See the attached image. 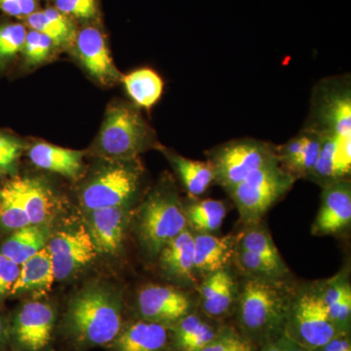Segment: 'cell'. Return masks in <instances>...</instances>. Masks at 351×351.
<instances>
[{"label": "cell", "instance_id": "1", "mask_svg": "<svg viewBox=\"0 0 351 351\" xmlns=\"http://www.w3.org/2000/svg\"><path fill=\"white\" fill-rule=\"evenodd\" d=\"M124 326L119 293L101 284L83 288L69 301L62 329L78 351L110 346Z\"/></svg>", "mask_w": 351, "mask_h": 351}, {"label": "cell", "instance_id": "2", "mask_svg": "<svg viewBox=\"0 0 351 351\" xmlns=\"http://www.w3.org/2000/svg\"><path fill=\"white\" fill-rule=\"evenodd\" d=\"M293 293L286 280L245 276L235 306L242 334L261 346L282 335Z\"/></svg>", "mask_w": 351, "mask_h": 351}, {"label": "cell", "instance_id": "3", "mask_svg": "<svg viewBox=\"0 0 351 351\" xmlns=\"http://www.w3.org/2000/svg\"><path fill=\"white\" fill-rule=\"evenodd\" d=\"M188 228L184 206L169 179L149 193L136 217V232L144 250L152 258Z\"/></svg>", "mask_w": 351, "mask_h": 351}, {"label": "cell", "instance_id": "4", "mask_svg": "<svg viewBox=\"0 0 351 351\" xmlns=\"http://www.w3.org/2000/svg\"><path fill=\"white\" fill-rule=\"evenodd\" d=\"M154 142V132L137 110L115 105L106 113L96 147L112 161H126L137 158Z\"/></svg>", "mask_w": 351, "mask_h": 351}, {"label": "cell", "instance_id": "5", "mask_svg": "<svg viewBox=\"0 0 351 351\" xmlns=\"http://www.w3.org/2000/svg\"><path fill=\"white\" fill-rule=\"evenodd\" d=\"M295 179L278 161L252 173L228 193L245 226L260 223L270 208L287 195Z\"/></svg>", "mask_w": 351, "mask_h": 351}, {"label": "cell", "instance_id": "6", "mask_svg": "<svg viewBox=\"0 0 351 351\" xmlns=\"http://www.w3.org/2000/svg\"><path fill=\"white\" fill-rule=\"evenodd\" d=\"M207 154V161L213 168L215 182L228 193L252 173L278 161L276 145L256 138L230 141L214 147Z\"/></svg>", "mask_w": 351, "mask_h": 351}, {"label": "cell", "instance_id": "7", "mask_svg": "<svg viewBox=\"0 0 351 351\" xmlns=\"http://www.w3.org/2000/svg\"><path fill=\"white\" fill-rule=\"evenodd\" d=\"M284 332L309 351L341 334L332 322L316 284L294 291Z\"/></svg>", "mask_w": 351, "mask_h": 351}, {"label": "cell", "instance_id": "8", "mask_svg": "<svg viewBox=\"0 0 351 351\" xmlns=\"http://www.w3.org/2000/svg\"><path fill=\"white\" fill-rule=\"evenodd\" d=\"M142 168L136 159L113 161L83 186L80 203L86 212L128 205L140 186Z\"/></svg>", "mask_w": 351, "mask_h": 351}, {"label": "cell", "instance_id": "9", "mask_svg": "<svg viewBox=\"0 0 351 351\" xmlns=\"http://www.w3.org/2000/svg\"><path fill=\"white\" fill-rule=\"evenodd\" d=\"M308 128L321 135L351 136V90L348 78H330L317 85L313 94Z\"/></svg>", "mask_w": 351, "mask_h": 351}, {"label": "cell", "instance_id": "10", "mask_svg": "<svg viewBox=\"0 0 351 351\" xmlns=\"http://www.w3.org/2000/svg\"><path fill=\"white\" fill-rule=\"evenodd\" d=\"M54 307L41 301L27 302L9 322L10 346L15 351H48L56 330Z\"/></svg>", "mask_w": 351, "mask_h": 351}, {"label": "cell", "instance_id": "11", "mask_svg": "<svg viewBox=\"0 0 351 351\" xmlns=\"http://www.w3.org/2000/svg\"><path fill=\"white\" fill-rule=\"evenodd\" d=\"M52 260L55 280H66L95 260V249L87 228L83 226L51 234L47 245Z\"/></svg>", "mask_w": 351, "mask_h": 351}, {"label": "cell", "instance_id": "12", "mask_svg": "<svg viewBox=\"0 0 351 351\" xmlns=\"http://www.w3.org/2000/svg\"><path fill=\"white\" fill-rule=\"evenodd\" d=\"M136 304L140 319L168 327L193 313V301L188 293L158 284H149L141 289Z\"/></svg>", "mask_w": 351, "mask_h": 351}, {"label": "cell", "instance_id": "13", "mask_svg": "<svg viewBox=\"0 0 351 351\" xmlns=\"http://www.w3.org/2000/svg\"><path fill=\"white\" fill-rule=\"evenodd\" d=\"M78 58L90 75L104 85H112L122 80L110 56L105 34L94 24L78 29L73 44Z\"/></svg>", "mask_w": 351, "mask_h": 351}, {"label": "cell", "instance_id": "14", "mask_svg": "<svg viewBox=\"0 0 351 351\" xmlns=\"http://www.w3.org/2000/svg\"><path fill=\"white\" fill-rule=\"evenodd\" d=\"M351 223V184L339 180L322 186L321 204L311 228L316 237L335 235L348 230Z\"/></svg>", "mask_w": 351, "mask_h": 351}, {"label": "cell", "instance_id": "15", "mask_svg": "<svg viewBox=\"0 0 351 351\" xmlns=\"http://www.w3.org/2000/svg\"><path fill=\"white\" fill-rule=\"evenodd\" d=\"M129 221L128 205L88 212L86 228L96 251L106 255L119 254Z\"/></svg>", "mask_w": 351, "mask_h": 351}, {"label": "cell", "instance_id": "16", "mask_svg": "<svg viewBox=\"0 0 351 351\" xmlns=\"http://www.w3.org/2000/svg\"><path fill=\"white\" fill-rule=\"evenodd\" d=\"M317 162L308 180L321 186L348 179L351 171V136L325 134Z\"/></svg>", "mask_w": 351, "mask_h": 351}, {"label": "cell", "instance_id": "17", "mask_svg": "<svg viewBox=\"0 0 351 351\" xmlns=\"http://www.w3.org/2000/svg\"><path fill=\"white\" fill-rule=\"evenodd\" d=\"M239 289L230 267L208 274L198 288L203 313L212 319L225 317L237 306Z\"/></svg>", "mask_w": 351, "mask_h": 351}, {"label": "cell", "instance_id": "18", "mask_svg": "<svg viewBox=\"0 0 351 351\" xmlns=\"http://www.w3.org/2000/svg\"><path fill=\"white\" fill-rule=\"evenodd\" d=\"M157 258L163 274L176 282L184 286H195L197 283L193 232L189 228L168 242Z\"/></svg>", "mask_w": 351, "mask_h": 351}, {"label": "cell", "instance_id": "19", "mask_svg": "<svg viewBox=\"0 0 351 351\" xmlns=\"http://www.w3.org/2000/svg\"><path fill=\"white\" fill-rule=\"evenodd\" d=\"M237 242L239 234L217 237L213 233L193 232L196 274L204 278L208 274L230 267Z\"/></svg>", "mask_w": 351, "mask_h": 351}, {"label": "cell", "instance_id": "20", "mask_svg": "<svg viewBox=\"0 0 351 351\" xmlns=\"http://www.w3.org/2000/svg\"><path fill=\"white\" fill-rule=\"evenodd\" d=\"M171 343V327L144 319L124 324L113 341L112 351H166Z\"/></svg>", "mask_w": 351, "mask_h": 351}, {"label": "cell", "instance_id": "21", "mask_svg": "<svg viewBox=\"0 0 351 351\" xmlns=\"http://www.w3.org/2000/svg\"><path fill=\"white\" fill-rule=\"evenodd\" d=\"M332 322L341 334H348L351 323V286L346 270L316 283Z\"/></svg>", "mask_w": 351, "mask_h": 351}, {"label": "cell", "instance_id": "22", "mask_svg": "<svg viewBox=\"0 0 351 351\" xmlns=\"http://www.w3.org/2000/svg\"><path fill=\"white\" fill-rule=\"evenodd\" d=\"M32 226L47 225L56 210L54 196L43 181L16 178L11 181Z\"/></svg>", "mask_w": 351, "mask_h": 351}, {"label": "cell", "instance_id": "23", "mask_svg": "<svg viewBox=\"0 0 351 351\" xmlns=\"http://www.w3.org/2000/svg\"><path fill=\"white\" fill-rule=\"evenodd\" d=\"M24 21L27 29L45 34L54 43L55 47H69L75 44L77 25L55 7L38 9Z\"/></svg>", "mask_w": 351, "mask_h": 351}, {"label": "cell", "instance_id": "24", "mask_svg": "<svg viewBox=\"0 0 351 351\" xmlns=\"http://www.w3.org/2000/svg\"><path fill=\"white\" fill-rule=\"evenodd\" d=\"M221 328L193 311L171 327V343L178 351H201Z\"/></svg>", "mask_w": 351, "mask_h": 351}, {"label": "cell", "instance_id": "25", "mask_svg": "<svg viewBox=\"0 0 351 351\" xmlns=\"http://www.w3.org/2000/svg\"><path fill=\"white\" fill-rule=\"evenodd\" d=\"M29 157L36 167L71 179L78 177L82 171V152L64 149L47 143H38L32 145L29 152Z\"/></svg>", "mask_w": 351, "mask_h": 351}, {"label": "cell", "instance_id": "26", "mask_svg": "<svg viewBox=\"0 0 351 351\" xmlns=\"http://www.w3.org/2000/svg\"><path fill=\"white\" fill-rule=\"evenodd\" d=\"M55 281L52 260L47 246L21 265L19 277L10 295L23 292H47Z\"/></svg>", "mask_w": 351, "mask_h": 351}, {"label": "cell", "instance_id": "27", "mask_svg": "<svg viewBox=\"0 0 351 351\" xmlns=\"http://www.w3.org/2000/svg\"><path fill=\"white\" fill-rule=\"evenodd\" d=\"M50 237L47 225L25 226L14 230L2 244L0 253L21 265L44 248Z\"/></svg>", "mask_w": 351, "mask_h": 351}, {"label": "cell", "instance_id": "28", "mask_svg": "<svg viewBox=\"0 0 351 351\" xmlns=\"http://www.w3.org/2000/svg\"><path fill=\"white\" fill-rule=\"evenodd\" d=\"M182 186L193 197H199L215 182L213 168L208 161L193 160L175 154H166Z\"/></svg>", "mask_w": 351, "mask_h": 351}, {"label": "cell", "instance_id": "29", "mask_svg": "<svg viewBox=\"0 0 351 351\" xmlns=\"http://www.w3.org/2000/svg\"><path fill=\"white\" fill-rule=\"evenodd\" d=\"M122 82L127 94L138 107L149 110L162 96V78L151 69L132 71L122 77Z\"/></svg>", "mask_w": 351, "mask_h": 351}, {"label": "cell", "instance_id": "30", "mask_svg": "<svg viewBox=\"0 0 351 351\" xmlns=\"http://www.w3.org/2000/svg\"><path fill=\"white\" fill-rule=\"evenodd\" d=\"M226 213L228 208L221 200H195L184 207L188 228L195 233L217 232L223 225Z\"/></svg>", "mask_w": 351, "mask_h": 351}, {"label": "cell", "instance_id": "31", "mask_svg": "<svg viewBox=\"0 0 351 351\" xmlns=\"http://www.w3.org/2000/svg\"><path fill=\"white\" fill-rule=\"evenodd\" d=\"M233 263H237L245 276L286 280V277L290 274L286 263L281 265L272 262L253 252L240 248L237 245Z\"/></svg>", "mask_w": 351, "mask_h": 351}, {"label": "cell", "instance_id": "32", "mask_svg": "<svg viewBox=\"0 0 351 351\" xmlns=\"http://www.w3.org/2000/svg\"><path fill=\"white\" fill-rule=\"evenodd\" d=\"M245 226L246 228L239 233L237 246L269 258L272 262L281 265L285 263L271 235L267 228L262 225V221Z\"/></svg>", "mask_w": 351, "mask_h": 351}, {"label": "cell", "instance_id": "33", "mask_svg": "<svg viewBox=\"0 0 351 351\" xmlns=\"http://www.w3.org/2000/svg\"><path fill=\"white\" fill-rule=\"evenodd\" d=\"M0 223L9 230H17L31 226L29 217L11 181L0 189Z\"/></svg>", "mask_w": 351, "mask_h": 351}, {"label": "cell", "instance_id": "34", "mask_svg": "<svg viewBox=\"0 0 351 351\" xmlns=\"http://www.w3.org/2000/svg\"><path fill=\"white\" fill-rule=\"evenodd\" d=\"M304 142L301 151L292 167L288 171L289 174L297 179H308L313 172L322 144V136L313 129L306 127Z\"/></svg>", "mask_w": 351, "mask_h": 351}, {"label": "cell", "instance_id": "35", "mask_svg": "<svg viewBox=\"0 0 351 351\" xmlns=\"http://www.w3.org/2000/svg\"><path fill=\"white\" fill-rule=\"evenodd\" d=\"M27 31V25L21 23L0 25V63L22 52Z\"/></svg>", "mask_w": 351, "mask_h": 351}, {"label": "cell", "instance_id": "36", "mask_svg": "<svg viewBox=\"0 0 351 351\" xmlns=\"http://www.w3.org/2000/svg\"><path fill=\"white\" fill-rule=\"evenodd\" d=\"M53 7L84 25L93 24L99 16V0H53Z\"/></svg>", "mask_w": 351, "mask_h": 351}, {"label": "cell", "instance_id": "37", "mask_svg": "<svg viewBox=\"0 0 351 351\" xmlns=\"http://www.w3.org/2000/svg\"><path fill=\"white\" fill-rule=\"evenodd\" d=\"M201 351H255V345L232 327H221L216 338Z\"/></svg>", "mask_w": 351, "mask_h": 351}, {"label": "cell", "instance_id": "38", "mask_svg": "<svg viewBox=\"0 0 351 351\" xmlns=\"http://www.w3.org/2000/svg\"><path fill=\"white\" fill-rule=\"evenodd\" d=\"M54 47V43L45 34L29 29L22 53L25 61L34 66L47 61Z\"/></svg>", "mask_w": 351, "mask_h": 351}, {"label": "cell", "instance_id": "39", "mask_svg": "<svg viewBox=\"0 0 351 351\" xmlns=\"http://www.w3.org/2000/svg\"><path fill=\"white\" fill-rule=\"evenodd\" d=\"M39 9V0H0V12L25 20Z\"/></svg>", "mask_w": 351, "mask_h": 351}, {"label": "cell", "instance_id": "40", "mask_svg": "<svg viewBox=\"0 0 351 351\" xmlns=\"http://www.w3.org/2000/svg\"><path fill=\"white\" fill-rule=\"evenodd\" d=\"M21 265L0 253V299L10 294L19 277Z\"/></svg>", "mask_w": 351, "mask_h": 351}, {"label": "cell", "instance_id": "41", "mask_svg": "<svg viewBox=\"0 0 351 351\" xmlns=\"http://www.w3.org/2000/svg\"><path fill=\"white\" fill-rule=\"evenodd\" d=\"M22 151V145L15 138L0 134V170H8L17 160Z\"/></svg>", "mask_w": 351, "mask_h": 351}, {"label": "cell", "instance_id": "42", "mask_svg": "<svg viewBox=\"0 0 351 351\" xmlns=\"http://www.w3.org/2000/svg\"><path fill=\"white\" fill-rule=\"evenodd\" d=\"M261 351H309L304 346L295 343L285 332L277 338L267 341L262 346Z\"/></svg>", "mask_w": 351, "mask_h": 351}, {"label": "cell", "instance_id": "43", "mask_svg": "<svg viewBox=\"0 0 351 351\" xmlns=\"http://www.w3.org/2000/svg\"><path fill=\"white\" fill-rule=\"evenodd\" d=\"M311 351H351L350 334H339L326 345Z\"/></svg>", "mask_w": 351, "mask_h": 351}, {"label": "cell", "instance_id": "44", "mask_svg": "<svg viewBox=\"0 0 351 351\" xmlns=\"http://www.w3.org/2000/svg\"><path fill=\"white\" fill-rule=\"evenodd\" d=\"M10 346V325L0 315V351H7Z\"/></svg>", "mask_w": 351, "mask_h": 351}, {"label": "cell", "instance_id": "45", "mask_svg": "<svg viewBox=\"0 0 351 351\" xmlns=\"http://www.w3.org/2000/svg\"><path fill=\"white\" fill-rule=\"evenodd\" d=\"M2 173H3V172H2V171H1V170H0V174H2Z\"/></svg>", "mask_w": 351, "mask_h": 351}]
</instances>
